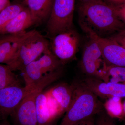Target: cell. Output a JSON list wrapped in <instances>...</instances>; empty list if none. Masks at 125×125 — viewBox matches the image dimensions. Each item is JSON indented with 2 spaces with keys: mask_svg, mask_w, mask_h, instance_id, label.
<instances>
[{
  "mask_svg": "<svg viewBox=\"0 0 125 125\" xmlns=\"http://www.w3.org/2000/svg\"><path fill=\"white\" fill-rule=\"evenodd\" d=\"M79 23L84 32L89 31L101 38L112 37L125 30L117 7L103 0L80 2L78 7Z\"/></svg>",
  "mask_w": 125,
  "mask_h": 125,
  "instance_id": "1",
  "label": "cell"
},
{
  "mask_svg": "<svg viewBox=\"0 0 125 125\" xmlns=\"http://www.w3.org/2000/svg\"><path fill=\"white\" fill-rule=\"evenodd\" d=\"M70 105L59 125H72L92 116L104 108L103 103L82 81L73 83Z\"/></svg>",
  "mask_w": 125,
  "mask_h": 125,
  "instance_id": "2",
  "label": "cell"
},
{
  "mask_svg": "<svg viewBox=\"0 0 125 125\" xmlns=\"http://www.w3.org/2000/svg\"><path fill=\"white\" fill-rule=\"evenodd\" d=\"M62 67L46 75L32 85L31 89L16 109L13 115L19 125H38L36 102L39 94L62 76Z\"/></svg>",
  "mask_w": 125,
  "mask_h": 125,
  "instance_id": "3",
  "label": "cell"
},
{
  "mask_svg": "<svg viewBox=\"0 0 125 125\" xmlns=\"http://www.w3.org/2000/svg\"><path fill=\"white\" fill-rule=\"evenodd\" d=\"M49 42L35 30L23 41L13 60L7 65L12 71H22L31 62L49 51Z\"/></svg>",
  "mask_w": 125,
  "mask_h": 125,
  "instance_id": "4",
  "label": "cell"
},
{
  "mask_svg": "<svg viewBox=\"0 0 125 125\" xmlns=\"http://www.w3.org/2000/svg\"><path fill=\"white\" fill-rule=\"evenodd\" d=\"M74 7L75 0H54L46 27L50 38L73 28Z\"/></svg>",
  "mask_w": 125,
  "mask_h": 125,
  "instance_id": "5",
  "label": "cell"
},
{
  "mask_svg": "<svg viewBox=\"0 0 125 125\" xmlns=\"http://www.w3.org/2000/svg\"><path fill=\"white\" fill-rule=\"evenodd\" d=\"M80 40L79 34L73 27L50 38L49 49L64 66L76 55Z\"/></svg>",
  "mask_w": 125,
  "mask_h": 125,
  "instance_id": "6",
  "label": "cell"
},
{
  "mask_svg": "<svg viewBox=\"0 0 125 125\" xmlns=\"http://www.w3.org/2000/svg\"><path fill=\"white\" fill-rule=\"evenodd\" d=\"M80 62L81 70L87 76L106 81V64L103 58L101 48L96 41L88 36Z\"/></svg>",
  "mask_w": 125,
  "mask_h": 125,
  "instance_id": "7",
  "label": "cell"
},
{
  "mask_svg": "<svg viewBox=\"0 0 125 125\" xmlns=\"http://www.w3.org/2000/svg\"><path fill=\"white\" fill-rule=\"evenodd\" d=\"M63 66L49 49L40 58L27 65L21 71L25 86L31 87L46 75Z\"/></svg>",
  "mask_w": 125,
  "mask_h": 125,
  "instance_id": "8",
  "label": "cell"
},
{
  "mask_svg": "<svg viewBox=\"0 0 125 125\" xmlns=\"http://www.w3.org/2000/svg\"><path fill=\"white\" fill-rule=\"evenodd\" d=\"M85 32L97 43L107 65L125 67V48L112 38H104L89 31Z\"/></svg>",
  "mask_w": 125,
  "mask_h": 125,
  "instance_id": "9",
  "label": "cell"
},
{
  "mask_svg": "<svg viewBox=\"0 0 125 125\" xmlns=\"http://www.w3.org/2000/svg\"><path fill=\"white\" fill-rule=\"evenodd\" d=\"M31 87L13 85L0 90V117L11 115L31 89Z\"/></svg>",
  "mask_w": 125,
  "mask_h": 125,
  "instance_id": "10",
  "label": "cell"
},
{
  "mask_svg": "<svg viewBox=\"0 0 125 125\" xmlns=\"http://www.w3.org/2000/svg\"><path fill=\"white\" fill-rule=\"evenodd\" d=\"M99 98L106 100L112 97H125V84L105 82L101 80L87 76L82 81Z\"/></svg>",
  "mask_w": 125,
  "mask_h": 125,
  "instance_id": "11",
  "label": "cell"
},
{
  "mask_svg": "<svg viewBox=\"0 0 125 125\" xmlns=\"http://www.w3.org/2000/svg\"><path fill=\"white\" fill-rule=\"evenodd\" d=\"M32 31L15 34H0V63L9 64Z\"/></svg>",
  "mask_w": 125,
  "mask_h": 125,
  "instance_id": "12",
  "label": "cell"
},
{
  "mask_svg": "<svg viewBox=\"0 0 125 125\" xmlns=\"http://www.w3.org/2000/svg\"><path fill=\"white\" fill-rule=\"evenodd\" d=\"M35 24H37V23L29 9L25 7L10 22L0 30V34L20 33Z\"/></svg>",
  "mask_w": 125,
  "mask_h": 125,
  "instance_id": "13",
  "label": "cell"
},
{
  "mask_svg": "<svg viewBox=\"0 0 125 125\" xmlns=\"http://www.w3.org/2000/svg\"><path fill=\"white\" fill-rule=\"evenodd\" d=\"M54 1V0H25L37 24L47 21Z\"/></svg>",
  "mask_w": 125,
  "mask_h": 125,
  "instance_id": "14",
  "label": "cell"
},
{
  "mask_svg": "<svg viewBox=\"0 0 125 125\" xmlns=\"http://www.w3.org/2000/svg\"><path fill=\"white\" fill-rule=\"evenodd\" d=\"M122 98L113 97L105 100L104 107L108 115L111 118L121 120L123 113V103Z\"/></svg>",
  "mask_w": 125,
  "mask_h": 125,
  "instance_id": "15",
  "label": "cell"
},
{
  "mask_svg": "<svg viewBox=\"0 0 125 125\" xmlns=\"http://www.w3.org/2000/svg\"><path fill=\"white\" fill-rule=\"evenodd\" d=\"M20 85L19 80L9 66L0 63V90L13 85Z\"/></svg>",
  "mask_w": 125,
  "mask_h": 125,
  "instance_id": "16",
  "label": "cell"
},
{
  "mask_svg": "<svg viewBox=\"0 0 125 125\" xmlns=\"http://www.w3.org/2000/svg\"><path fill=\"white\" fill-rule=\"evenodd\" d=\"M25 7L20 4H10L0 13V30L4 27Z\"/></svg>",
  "mask_w": 125,
  "mask_h": 125,
  "instance_id": "17",
  "label": "cell"
},
{
  "mask_svg": "<svg viewBox=\"0 0 125 125\" xmlns=\"http://www.w3.org/2000/svg\"><path fill=\"white\" fill-rule=\"evenodd\" d=\"M105 82L125 84V67L107 65Z\"/></svg>",
  "mask_w": 125,
  "mask_h": 125,
  "instance_id": "18",
  "label": "cell"
},
{
  "mask_svg": "<svg viewBox=\"0 0 125 125\" xmlns=\"http://www.w3.org/2000/svg\"><path fill=\"white\" fill-rule=\"evenodd\" d=\"M114 118L109 116L104 108L95 116L96 125H118Z\"/></svg>",
  "mask_w": 125,
  "mask_h": 125,
  "instance_id": "19",
  "label": "cell"
},
{
  "mask_svg": "<svg viewBox=\"0 0 125 125\" xmlns=\"http://www.w3.org/2000/svg\"><path fill=\"white\" fill-rule=\"evenodd\" d=\"M111 38L115 40L119 44L125 48V30L118 32Z\"/></svg>",
  "mask_w": 125,
  "mask_h": 125,
  "instance_id": "20",
  "label": "cell"
},
{
  "mask_svg": "<svg viewBox=\"0 0 125 125\" xmlns=\"http://www.w3.org/2000/svg\"><path fill=\"white\" fill-rule=\"evenodd\" d=\"M95 116H92L77 122L72 125H96Z\"/></svg>",
  "mask_w": 125,
  "mask_h": 125,
  "instance_id": "21",
  "label": "cell"
},
{
  "mask_svg": "<svg viewBox=\"0 0 125 125\" xmlns=\"http://www.w3.org/2000/svg\"><path fill=\"white\" fill-rule=\"evenodd\" d=\"M105 3L113 7H118L125 4V0H103Z\"/></svg>",
  "mask_w": 125,
  "mask_h": 125,
  "instance_id": "22",
  "label": "cell"
},
{
  "mask_svg": "<svg viewBox=\"0 0 125 125\" xmlns=\"http://www.w3.org/2000/svg\"><path fill=\"white\" fill-rule=\"evenodd\" d=\"M117 8L118 15L120 16L121 20L125 24V4Z\"/></svg>",
  "mask_w": 125,
  "mask_h": 125,
  "instance_id": "23",
  "label": "cell"
},
{
  "mask_svg": "<svg viewBox=\"0 0 125 125\" xmlns=\"http://www.w3.org/2000/svg\"><path fill=\"white\" fill-rule=\"evenodd\" d=\"M10 4V0H0V13Z\"/></svg>",
  "mask_w": 125,
  "mask_h": 125,
  "instance_id": "24",
  "label": "cell"
},
{
  "mask_svg": "<svg viewBox=\"0 0 125 125\" xmlns=\"http://www.w3.org/2000/svg\"><path fill=\"white\" fill-rule=\"evenodd\" d=\"M125 119V100L123 103V113L121 121H123Z\"/></svg>",
  "mask_w": 125,
  "mask_h": 125,
  "instance_id": "25",
  "label": "cell"
},
{
  "mask_svg": "<svg viewBox=\"0 0 125 125\" xmlns=\"http://www.w3.org/2000/svg\"><path fill=\"white\" fill-rule=\"evenodd\" d=\"M80 2L84 3V2H87L92 1V0H80Z\"/></svg>",
  "mask_w": 125,
  "mask_h": 125,
  "instance_id": "26",
  "label": "cell"
},
{
  "mask_svg": "<svg viewBox=\"0 0 125 125\" xmlns=\"http://www.w3.org/2000/svg\"><path fill=\"white\" fill-rule=\"evenodd\" d=\"M0 125H10L7 123H2V124H0Z\"/></svg>",
  "mask_w": 125,
  "mask_h": 125,
  "instance_id": "27",
  "label": "cell"
},
{
  "mask_svg": "<svg viewBox=\"0 0 125 125\" xmlns=\"http://www.w3.org/2000/svg\"><path fill=\"white\" fill-rule=\"evenodd\" d=\"M123 125H125V119L123 121Z\"/></svg>",
  "mask_w": 125,
  "mask_h": 125,
  "instance_id": "28",
  "label": "cell"
},
{
  "mask_svg": "<svg viewBox=\"0 0 125 125\" xmlns=\"http://www.w3.org/2000/svg\"><path fill=\"white\" fill-rule=\"evenodd\" d=\"M94 0H92V1H94Z\"/></svg>",
  "mask_w": 125,
  "mask_h": 125,
  "instance_id": "29",
  "label": "cell"
}]
</instances>
